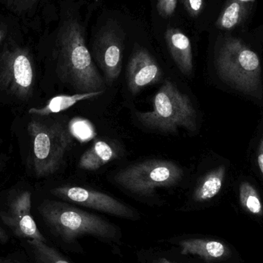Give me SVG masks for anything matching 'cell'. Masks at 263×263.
I'll return each mask as SVG.
<instances>
[{
  "instance_id": "1",
  "label": "cell",
  "mask_w": 263,
  "mask_h": 263,
  "mask_svg": "<svg viewBox=\"0 0 263 263\" xmlns=\"http://www.w3.org/2000/svg\"><path fill=\"white\" fill-rule=\"evenodd\" d=\"M38 210L46 233L64 251L84 254L80 239L86 236L106 244L115 253L121 251L123 240L121 228L103 216L82 210L73 204L55 200L44 201Z\"/></svg>"
},
{
  "instance_id": "2",
  "label": "cell",
  "mask_w": 263,
  "mask_h": 263,
  "mask_svg": "<svg viewBox=\"0 0 263 263\" xmlns=\"http://www.w3.org/2000/svg\"><path fill=\"white\" fill-rule=\"evenodd\" d=\"M60 77L77 93L105 91L103 78L85 40L84 31L80 23L72 22L66 29L60 53Z\"/></svg>"
},
{
  "instance_id": "3",
  "label": "cell",
  "mask_w": 263,
  "mask_h": 263,
  "mask_svg": "<svg viewBox=\"0 0 263 263\" xmlns=\"http://www.w3.org/2000/svg\"><path fill=\"white\" fill-rule=\"evenodd\" d=\"M136 117L145 127L162 133L197 129V114L191 100L171 80H165L155 94L153 110L137 112Z\"/></svg>"
},
{
  "instance_id": "4",
  "label": "cell",
  "mask_w": 263,
  "mask_h": 263,
  "mask_svg": "<svg viewBox=\"0 0 263 263\" xmlns=\"http://www.w3.org/2000/svg\"><path fill=\"white\" fill-rule=\"evenodd\" d=\"M216 66L219 77L226 83L244 93L260 97V60L243 42L227 39L218 52Z\"/></svg>"
},
{
  "instance_id": "5",
  "label": "cell",
  "mask_w": 263,
  "mask_h": 263,
  "mask_svg": "<svg viewBox=\"0 0 263 263\" xmlns=\"http://www.w3.org/2000/svg\"><path fill=\"white\" fill-rule=\"evenodd\" d=\"M183 176L182 168L173 161L149 159L121 170L114 180L135 196L150 197L158 189L177 185Z\"/></svg>"
},
{
  "instance_id": "6",
  "label": "cell",
  "mask_w": 263,
  "mask_h": 263,
  "mask_svg": "<svg viewBox=\"0 0 263 263\" xmlns=\"http://www.w3.org/2000/svg\"><path fill=\"white\" fill-rule=\"evenodd\" d=\"M33 147L34 171L37 176L53 174L60 168L72 144V136L58 123L33 120L28 125Z\"/></svg>"
},
{
  "instance_id": "7",
  "label": "cell",
  "mask_w": 263,
  "mask_h": 263,
  "mask_svg": "<svg viewBox=\"0 0 263 263\" xmlns=\"http://www.w3.org/2000/svg\"><path fill=\"white\" fill-rule=\"evenodd\" d=\"M51 193L63 202L120 219L130 221L141 219V214L136 209L103 192L78 185H63L51 190Z\"/></svg>"
},
{
  "instance_id": "8",
  "label": "cell",
  "mask_w": 263,
  "mask_h": 263,
  "mask_svg": "<svg viewBox=\"0 0 263 263\" xmlns=\"http://www.w3.org/2000/svg\"><path fill=\"white\" fill-rule=\"evenodd\" d=\"M31 210L32 195L29 191H23L8 202L0 212V219L18 239L47 242L46 236L39 230Z\"/></svg>"
},
{
  "instance_id": "9",
  "label": "cell",
  "mask_w": 263,
  "mask_h": 263,
  "mask_svg": "<svg viewBox=\"0 0 263 263\" xmlns=\"http://www.w3.org/2000/svg\"><path fill=\"white\" fill-rule=\"evenodd\" d=\"M123 37L114 27H105L97 35L93 44L94 59L105 76L106 84L119 78L123 66Z\"/></svg>"
},
{
  "instance_id": "10",
  "label": "cell",
  "mask_w": 263,
  "mask_h": 263,
  "mask_svg": "<svg viewBox=\"0 0 263 263\" xmlns=\"http://www.w3.org/2000/svg\"><path fill=\"white\" fill-rule=\"evenodd\" d=\"M160 242L168 244L179 254L205 263L222 262L230 256V248L224 242L195 235H179Z\"/></svg>"
},
{
  "instance_id": "11",
  "label": "cell",
  "mask_w": 263,
  "mask_h": 263,
  "mask_svg": "<svg viewBox=\"0 0 263 263\" xmlns=\"http://www.w3.org/2000/svg\"><path fill=\"white\" fill-rule=\"evenodd\" d=\"M162 77L160 66L146 49L140 48L133 52L127 68L128 87L133 95L156 84Z\"/></svg>"
},
{
  "instance_id": "12",
  "label": "cell",
  "mask_w": 263,
  "mask_h": 263,
  "mask_svg": "<svg viewBox=\"0 0 263 263\" xmlns=\"http://www.w3.org/2000/svg\"><path fill=\"white\" fill-rule=\"evenodd\" d=\"M33 70L29 59L18 55L12 60L9 69L0 77V85L21 98L29 97L34 81Z\"/></svg>"
},
{
  "instance_id": "13",
  "label": "cell",
  "mask_w": 263,
  "mask_h": 263,
  "mask_svg": "<svg viewBox=\"0 0 263 263\" xmlns=\"http://www.w3.org/2000/svg\"><path fill=\"white\" fill-rule=\"evenodd\" d=\"M167 47L180 72L191 75L193 70V54L191 42L180 29L170 28L165 34Z\"/></svg>"
},
{
  "instance_id": "14",
  "label": "cell",
  "mask_w": 263,
  "mask_h": 263,
  "mask_svg": "<svg viewBox=\"0 0 263 263\" xmlns=\"http://www.w3.org/2000/svg\"><path fill=\"white\" fill-rule=\"evenodd\" d=\"M119 157V149L114 143L97 139L86 150L79 162V167L87 171H96Z\"/></svg>"
},
{
  "instance_id": "15",
  "label": "cell",
  "mask_w": 263,
  "mask_h": 263,
  "mask_svg": "<svg viewBox=\"0 0 263 263\" xmlns=\"http://www.w3.org/2000/svg\"><path fill=\"white\" fill-rule=\"evenodd\" d=\"M226 168L223 165L207 173L196 185L192 196L193 202L202 203L213 199L222 190Z\"/></svg>"
},
{
  "instance_id": "16",
  "label": "cell",
  "mask_w": 263,
  "mask_h": 263,
  "mask_svg": "<svg viewBox=\"0 0 263 263\" xmlns=\"http://www.w3.org/2000/svg\"><path fill=\"white\" fill-rule=\"evenodd\" d=\"M105 91H99V92H86V93H76L73 95H59L54 97L49 100L47 104L43 108H32L29 109V114H35L37 116L50 115L52 114H59L63 112L66 109L85 100H91L100 97Z\"/></svg>"
},
{
  "instance_id": "17",
  "label": "cell",
  "mask_w": 263,
  "mask_h": 263,
  "mask_svg": "<svg viewBox=\"0 0 263 263\" xmlns=\"http://www.w3.org/2000/svg\"><path fill=\"white\" fill-rule=\"evenodd\" d=\"M139 263H199L196 259L179 254L173 247L168 250L156 248H142L136 252Z\"/></svg>"
},
{
  "instance_id": "18",
  "label": "cell",
  "mask_w": 263,
  "mask_h": 263,
  "mask_svg": "<svg viewBox=\"0 0 263 263\" xmlns=\"http://www.w3.org/2000/svg\"><path fill=\"white\" fill-rule=\"evenodd\" d=\"M25 242L35 263H74L49 242L32 239Z\"/></svg>"
},
{
  "instance_id": "19",
  "label": "cell",
  "mask_w": 263,
  "mask_h": 263,
  "mask_svg": "<svg viewBox=\"0 0 263 263\" xmlns=\"http://www.w3.org/2000/svg\"><path fill=\"white\" fill-rule=\"evenodd\" d=\"M249 3L247 0H230L216 22L217 27L230 30L238 26L245 17Z\"/></svg>"
},
{
  "instance_id": "20",
  "label": "cell",
  "mask_w": 263,
  "mask_h": 263,
  "mask_svg": "<svg viewBox=\"0 0 263 263\" xmlns=\"http://www.w3.org/2000/svg\"><path fill=\"white\" fill-rule=\"evenodd\" d=\"M239 199L242 206L252 214H262V205L257 192L249 182H242L239 189Z\"/></svg>"
},
{
  "instance_id": "21",
  "label": "cell",
  "mask_w": 263,
  "mask_h": 263,
  "mask_svg": "<svg viewBox=\"0 0 263 263\" xmlns=\"http://www.w3.org/2000/svg\"><path fill=\"white\" fill-rule=\"evenodd\" d=\"M69 133L81 143H86L97 136V131L89 120L81 117L72 119L69 124Z\"/></svg>"
},
{
  "instance_id": "22",
  "label": "cell",
  "mask_w": 263,
  "mask_h": 263,
  "mask_svg": "<svg viewBox=\"0 0 263 263\" xmlns=\"http://www.w3.org/2000/svg\"><path fill=\"white\" fill-rule=\"evenodd\" d=\"M176 5H177V0H157L156 6L160 16L167 18L174 13Z\"/></svg>"
},
{
  "instance_id": "23",
  "label": "cell",
  "mask_w": 263,
  "mask_h": 263,
  "mask_svg": "<svg viewBox=\"0 0 263 263\" xmlns=\"http://www.w3.org/2000/svg\"><path fill=\"white\" fill-rule=\"evenodd\" d=\"M184 3L192 16H197L203 8V0H184Z\"/></svg>"
},
{
  "instance_id": "24",
  "label": "cell",
  "mask_w": 263,
  "mask_h": 263,
  "mask_svg": "<svg viewBox=\"0 0 263 263\" xmlns=\"http://www.w3.org/2000/svg\"><path fill=\"white\" fill-rule=\"evenodd\" d=\"M0 263H25V259L21 253H9L0 255Z\"/></svg>"
},
{
  "instance_id": "25",
  "label": "cell",
  "mask_w": 263,
  "mask_h": 263,
  "mask_svg": "<svg viewBox=\"0 0 263 263\" xmlns=\"http://www.w3.org/2000/svg\"><path fill=\"white\" fill-rule=\"evenodd\" d=\"M258 164H259V168L262 172L263 175V136L259 143V149H258Z\"/></svg>"
},
{
  "instance_id": "26",
  "label": "cell",
  "mask_w": 263,
  "mask_h": 263,
  "mask_svg": "<svg viewBox=\"0 0 263 263\" xmlns=\"http://www.w3.org/2000/svg\"><path fill=\"white\" fill-rule=\"evenodd\" d=\"M9 241V236L7 232L0 225V244L7 243Z\"/></svg>"
}]
</instances>
